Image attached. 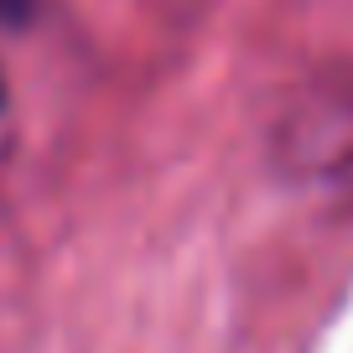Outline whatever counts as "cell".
Here are the masks:
<instances>
[{"instance_id": "cell-1", "label": "cell", "mask_w": 353, "mask_h": 353, "mask_svg": "<svg viewBox=\"0 0 353 353\" xmlns=\"http://www.w3.org/2000/svg\"><path fill=\"white\" fill-rule=\"evenodd\" d=\"M0 6H6V0H0Z\"/></svg>"}]
</instances>
